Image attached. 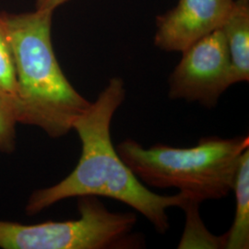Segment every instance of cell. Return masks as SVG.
<instances>
[{
	"label": "cell",
	"instance_id": "8992f818",
	"mask_svg": "<svg viewBox=\"0 0 249 249\" xmlns=\"http://www.w3.org/2000/svg\"><path fill=\"white\" fill-rule=\"evenodd\" d=\"M234 0H178L174 9L156 18L154 44L166 52H182L219 30Z\"/></svg>",
	"mask_w": 249,
	"mask_h": 249
},
{
	"label": "cell",
	"instance_id": "6da1fadb",
	"mask_svg": "<svg viewBox=\"0 0 249 249\" xmlns=\"http://www.w3.org/2000/svg\"><path fill=\"white\" fill-rule=\"evenodd\" d=\"M119 77L112 78L97 99L73 124L81 143V154L71 173L51 187L35 191L27 202L28 215L39 213L71 197L105 196L131 207L153 225L156 231L169 230L167 210L184 209L190 201L186 195H158L151 191L118 155L111 138V124L116 110L125 99Z\"/></svg>",
	"mask_w": 249,
	"mask_h": 249
},
{
	"label": "cell",
	"instance_id": "52a82bcc",
	"mask_svg": "<svg viewBox=\"0 0 249 249\" xmlns=\"http://www.w3.org/2000/svg\"><path fill=\"white\" fill-rule=\"evenodd\" d=\"M230 57L232 85L249 80V0H234L222 27Z\"/></svg>",
	"mask_w": 249,
	"mask_h": 249
},
{
	"label": "cell",
	"instance_id": "3957f363",
	"mask_svg": "<svg viewBox=\"0 0 249 249\" xmlns=\"http://www.w3.org/2000/svg\"><path fill=\"white\" fill-rule=\"evenodd\" d=\"M249 148V136L204 137L190 148L160 143L144 148L126 139L116 147L120 158L146 187L176 188L197 204L229 194L241 156Z\"/></svg>",
	"mask_w": 249,
	"mask_h": 249
},
{
	"label": "cell",
	"instance_id": "ba28073f",
	"mask_svg": "<svg viewBox=\"0 0 249 249\" xmlns=\"http://www.w3.org/2000/svg\"><path fill=\"white\" fill-rule=\"evenodd\" d=\"M232 190L235 193V214L230 230L224 234V249L249 248V148L243 152L236 169Z\"/></svg>",
	"mask_w": 249,
	"mask_h": 249
},
{
	"label": "cell",
	"instance_id": "9c48e42d",
	"mask_svg": "<svg viewBox=\"0 0 249 249\" xmlns=\"http://www.w3.org/2000/svg\"><path fill=\"white\" fill-rule=\"evenodd\" d=\"M18 124L17 102L0 90V152L15 151Z\"/></svg>",
	"mask_w": 249,
	"mask_h": 249
},
{
	"label": "cell",
	"instance_id": "8fae6325",
	"mask_svg": "<svg viewBox=\"0 0 249 249\" xmlns=\"http://www.w3.org/2000/svg\"><path fill=\"white\" fill-rule=\"evenodd\" d=\"M68 1L69 0H36V9L53 11Z\"/></svg>",
	"mask_w": 249,
	"mask_h": 249
},
{
	"label": "cell",
	"instance_id": "30bf717a",
	"mask_svg": "<svg viewBox=\"0 0 249 249\" xmlns=\"http://www.w3.org/2000/svg\"><path fill=\"white\" fill-rule=\"evenodd\" d=\"M0 90L7 93L17 102L18 89L9 37L4 19L0 13Z\"/></svg>",
	"mask_w": 249,
	"mask_h": 249
},
{
	"label": "cell",
	"instance_id": "7a4b0ae2",
	"mask_svg": "<svg viewBox=\"0 0 249 249\" xmlns=\"http://www.w3.org/2000/svg\"><path fill=\"white\" fill-rule=\"evenodd\" d=\"M53 11L2 12L18 89V121L52 139L70 133L90 103L75 89L57 61L52 43Z\"/></svg>",
	"mask_w": 249,
	"mask_h": 249
},
{
	"label": "cell",
	"instance_id": "5b68a950",
	"mask_svg": "<svg viewBox=\"0 0 249 249\" xmlns=\"http://www.w3.org/2000/svg\"><path fill=\"white\" fill-rule=\"evenodd\" d=\"M169 78L171 100L196 102L207 108L217 106L232 85L230 57L221 29L204 36L182 52Z\"/></svg>",
	"mask_w": 249,
	"mask_h": 249
},
{
	"label": "cell",
	"instance_id": "277c9868",
	"mask_svg": "<svg viewBox=\"0 0 249 249\" xmlns=\"http://www.w3.org/2000/svg\"><path fill=\"white\" fill-rule=\"evenodd\" d=\"M80 217L64 222L22 224L0 220V249H123L142 248L133 234V213H112L97 196H80Z\"/></svg>",
	"mask_w": 249,
	"mask_h": 249
}]
</instances>
